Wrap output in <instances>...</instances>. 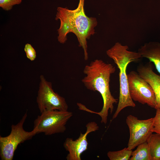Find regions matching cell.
I'll use <instances>...</instances> for the list:
<instances>
[{"instance_id": "obj_11", "label": "cell", "mask_w": 160, "mask_h": 160, "mask_svg": "<svg viewBox=\"0 0 160 160\" xmlns=\"http://www.w3.org/2000/svg\"><path fill=\"white\" fill-rule=\"evenodd\" d=\"M152 63L149 62L139 64L137 68V72L147 81L152 88L156 99V109H160V75L153 71Z\"/></svg>"}, {"instance_id": "obj_1", "label": "cell", "mask_w": 160, "mask_h": 160, "mask_svg": "<svg viewBox=\"0 0 160 160\" xmlns=\"http://www.w3.org/2000/svg\"><path fill=\"white\" fill-rule=\"evenodd\" d=\"M85 0H79L77 7L71 10L58 7L57 9L55 20H59L60 25L57 30V39L60 43H65L67 35L70 33H74L84 52V59L87 60V39L95 33V27L97 22L95 17H89L85 14L84 9Z\"/></svg>"}, {"instance_id": "obj_9", "label": "cell", "mask_w": 160, "mask_h": 160, "mask_svg": "<svg viewBox=\"0 0 160 160\" xmlns=\"http://www.w3.org/2000/svg\"><path fill=\"white\" fill-rule=\"evenodd\" d=\"M127 45L117 42L106 51L108 56L112 59L117 67L131 62H136L142 58L137 52L129 51Z\"/></svg>"}, {"instance_id": "obj_16", "label": "cell", "mask_w": 160, "mask_h": 160, "mask_svg": "<svg viewBox=\"0 0 160 160\" xmlns=\"http://www.w3.org/2000/svg\"><path fill=\"white\" fill-rule=\"evenodd\" d=\"M22 0H0V7L7 11L11 10L13 6L20 4Z\"/></svg>"}, {"instance_id": "obj_3", "label": "cell", "mask_w": 160, "mask_h": 160, "mask_svg": "<svg viewBox=\"0 0 160 160\" xmlns=\"http://www.w3.org/2000/svg\"><path fill=\"white\" fill-rule=\"evenodd\" d=\"M41 113L34 121L33 129L37 134L43 133L47 135L64 132L67 123L73 114L68 111L57 110L45 111Z\"/></svg>"}, {"instance_id": "obj_18", "label": "cell", "mask_w": 160, "mask_h": 160, "mask_svg": "<svg viewBox=\"0 0 160 160\" xmlns=\"http://www.w3.org/2000/svg\"><path fill=\"white\" fill-rule=\"evenodd\" d=\"M27 58L31 61L35 60L36 57V53L35 50L29 44H25L24 48Z\"/></svg>"}, {"instance_id": "obj_13", "label": "cell", "mask_w": 160, "mask_h": 160, "mask_svg": "<svg viewBox=\"0 0 160 160\" xmlns=\"http://www.w3.org/2000/svg\"><path fill=\"white\" fill-rule=\"evenodd\" d=\"M152 160H160V134L152 133L147 141Z\"/></svg>"}, {"instance_id": "obj_12", "label": "cell", "mask_w": 160, "mask_h": 160, "mask_svg": "<svg viewBox=\"0 0 160 160\" xmlns=\"http://www.w3.org/2000/svg\"><path fill=\"white\" fill-rule=\"evenodd\" d=\"M138 52L142 57L146 58L154 63L160 74V43L155 41L145 43L138 49Z\"/></svg>"}, {"instance_id": "obj_2", "label": "cell", "mask_w": 160, "mask_h": 160, "mask_svg": "<svg viewBox=\"0 0 160 160\" xmlns=\"http://www.w3.org/2000/svg\"><path fill=\"white\" fill-rule=\"evenodd\" d=\"M115 71V67L112 64L99 59L91 61L85 66L83 70L85 76L81 80L82 83L88 89L97 91L100 94L103 105L99 112L92 111L85 106L82 110L99 115L101 118V123L105 124L107 123L108 111L110 110L111 114L114 104L118 102L117 99L112 95L110 89V77Z\"/></svg>"}, {"instance_id": "obj_6", "label": "cell", "mask_w": 160, "mask_h": 160, "mask_svg": "<svg viewBox=\"0 0 160 160\" xmlns=\"http://www.w3.org/2000/svg\"><path fill=\"white\" fill-rule=\"evenodd\" d=\"M129 91L133 100L155 109L156 97L150 84L135 71L127 74Z\"/></svg>"}, {"instance_id": "obj_10", "label": "cell", "mask_w": 160, "mask_h": 160, "mask_svg": "<svg viewBox=\"0 0 160 160\" xmlns=\"http://www.w3.org/2000/svg\"><path fill=\"white\" fill-rule=\"evenodd\" d=\"M129 64L118 68L119 70V95L116 109L113 115L112 119H115L119 113L125 108L135 107V103L130 95L126 70Z\"/></svg>"}, {"instance_id": "obj_5", "label": "cell", "mask_w": 160, "mask_h": 160, "mask_svg": "<svg viewBox=\"0 0 160 160\" xmlns=\"http://www.w3.org/2000/svg\"><path fill=\"white\" fill-rule=\"evenodd\" d=\"M36 102L41 113L47 111H67L68 106L65 99L55 92L52 83L41 75Z\"/></svg>"}, {"instance_id": "obj_17", "label": "cell", "mask_w": 160, "mask_h": 160, "mask_svg": "<svg viewBox=\"0 0 160 160\" xmlns=\"http://www.w3.org/2000/svg\"><path fill=\"white\" fill-rule=\"evenodd\" d=\"M156 110L151 131L153 133L160 134V109L158 108Z\"/></svg>"}, {"instance_id": "obj_7", "label": "cell", "mask_w": 160, "mask_h": 160, "mask_svg": "<svg viewBox=\"0 0 160 160\" xmlns=\"http://www.w3.org/2000/svg\"><path fill=\"white\" fill-rule=\"evenodd\" d=\"M126 123L129 131V138L127 148L132 150L138 145L147 141L153 133L151 129L153 118L145 120H140L131 115L127 117Z\"/></svg>"}, {"instance_id": "obj_8", "label": "cell", "mask_w": 160, "mask_h": 160, "mask_svg": "<svg viewBox=\"0 0 160 160\" xmlns=\"http://www.w3.org/2000/svg\"><path fill=\"white\" fill-rule=\"evenodd\" d=\"M86 131L85 133H80L77 139L73 140L71 138L67 137L65 140L63 146L68 152L66 159L67 160H81V155L87 149L88 142L87 139L88 135L99 129L97 124L94 121L88 123L86 125Z\"/></svg>"}, {"instance_id": "obj_15", "label": "cell", "mask_w": 160, "mask_h": 160, "mask_svg": "<svg viewBox=\"0 0 160 160\" xmlns=\"http://www.w3.org/2000/svg\"><path fill=\"white\" fill-rule=\"evenodd\" d=\"M132 150L127 148L116 151H109L107 155L110 160H129L131 156Z\"/></svg>"}, {"instance_id": "obj_14", "label": "cell", "mask_w": 160, "mask_h": 160, "mask_svg": "<svg viewBox=\"0 0 160 160\" xmlns=\"http://www.w3.org/2000/svg\"><path fill=\"white\" fill-rule=\"evenodd\" d=\"M136 149L132 151L129 160H152L147 142L138 145Z\"/></svg>"}, {"instance_id": "obj_4", "label": "cell", "mask_w": 160, "mask_h": 160, "mask_svg": "<svg viewBox=\"0 0 160 160\" xmlns=\"http://www.w3.org/2000/svg\"><path fill=\"white\" fill-rule=\"evenodd\" d=\"M27 112L19 122L11 126V131L8 136H0V156L2 160H12L18 145L30 140L37 134L33 129L30 132L25 130L23 125L27 116Z\"/></svg>"}]
</instances>
